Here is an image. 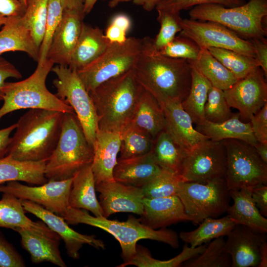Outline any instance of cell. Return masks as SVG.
I'll return each instance as SVG.
<instances>
[{
    "label": "cell",
    "mask_w": 267,
    "mask_h": 267,
    "mask_svg": "<svg viewBox=\"0 0 267 267\" xmlns=\"http://www.w3.org/2000/svg\"><path fill=\"white\" fill-rule=\"evenodd\" d=\"M14 230L20 235L21 246L29 254L33 263L47 262L60 267H66L59 249V240L22 227Z\"/></svg>",
    "instance_id": "83f0119b"
},
{
    "label": "cell",
    "mask_w": 267,
    "mask_h": 267,
    "mask_svg": "<svg viewBox=\"0 0 267 267\" xmlns=\"http://www.w3.org/2000/svg\"><path fill=\"white\" fill-rule=\"evenodd\" d=\"M185 267H230L231 259L225 249V240L220 237L209 242L202 253L182 264Z\"/></svg>",
    "instance_id": "f35d334b"
},
{
    "label": "cell",
    "mask_w": 267,
    "mask_h": 267,
    "mask_svg": "<svg viewBox=\"0 0 267 267\" xmlns=\"http://www.w3.org/2000/svg\"><path fill=\"white\" fill-rule=\"evenodd\" d=\"M21 200L13 195L2 193L0 200V227L14 230L22 227L57 240L59 236L44 222H35L26 216Z\"/></svg>",
    "instance_id": "d4e9b609"
},
{
    "label": "cell",
    "mask_w": 267,
    "mask_h": 267,
    "mask_svg": "<svg viewBox=\"0 0 267 267\" xmlns=\"http://www.w3.org/2000/svg\"><path fill=\"white\" fill-rule=\"evenodd\" d=\"M240 117L239 113H236L221 123H212L205 120L202 124L196 125L195 129L212 140L235 139L255 146L258 141L253 134L251 123L243 122Z\"/></svg>",
    "instance_id": "4dcf8cb0"
},
{
    "label": "cell",
    "mask_w": 267,
    "mask_h": 267,
    "mask_svg": "<svg viewBox=\"0 0 267 267\" xmlns=\"http://www.w3.org/2000/svg\"><path fill=\"white\" fill-rule=\"evenodd\" d=\"M266 78L263 71L258 67L223 90L228 104L237 109L240 117L250 120L267 103Z\"/></svg>",
    "instance_id": "9a60e30c"
},
{
    "label": "cell",
    "mask_w": 267,
    "mask_h": 267,
    "mask_svg": "<svg viewBox=\"0 0 267 267\" xmlns=\"http://www.w3.org/2000/svg\"><path fill=\"white\" fill-rule=\"evenodd\" d=\"M157 20L160 28L158 34L153 39L155 47L160 50L176 37V35L181 31L179 21L181 19L180 12H172L164 10H157Z\"/></svg>",
    "instance_id": "ee69618b"
},
{
    "label": "cell",
    "mask_w": 267,
    "mask_h": 267,
    "mask_svg": "<svg viewBox=\"0 0 267 267\" xmlns=\"http://www.w3.org/2000/svg\"><path fill=\"white\" fill-rule=\"evenodd\" d=\"M180 36L194 42L201 48L215 47L231 50L255 58L251 41L216 22L181 19Z\"/></svg>",
    "instance_id": "4fadbf2b"
},
{
    "label": "cell",
    "mask_w": 267,
    "mask_h": 267,
    "mask_svg": "<svg viewBox=\"0 0 267 267\" xmlns=\"http://www.w3.org/2000/svg\"><path fill=\"white\" fill-rule=\"evenodd\" d=\"M206 245L192 247L185 243L179 254L168 260L161 261L153 258L148 249L137 245L136 252L129 261L123 263L118 267L134 265L138 267H178L182 265L186 261L193 258L203 252Z\"/></svg>",
    "instance_id": "8d00e7d4"
},
{
    "label": "cell",
    "mask_w": 267,
    "mask_h": 267,
    "mask_svg": "<svg viewBox=\"0 0 267 267\" xmlns=\"http://www.w3.org/2000/svg\"><path fill=\"white\" fill-rule=\"evenodd\" d=\"M266 233L236 224L226 235L225 249L231 259L232 267H255L260 263L259 251L267 240Z\"/></svg>",
    "instance_id": "d6986e66"
},
{
    "label": "cell",
    "mask_w": 267,
    "mask_h": 267,
    "mask_svg": "<svg viewBox=\"0 0 267 267\" xmlns=\"http://www.w3.org/2000/svg\"><path fill=\"white\" fill-rule=\"evenodd\" d=\"M260 263L258 267H267V242L264 240L261 244L259 251Z\"/></svg>",
    "instance_id": "94428289"
},
{
    "label": "cell",
    "mask_w": 267,
    "mask_h": 267,
    "mask_svg": "<svg viewBox=\"0 0 267 267\" xmlns=\"http://www.w3.org/2000/svg\"><path fill=\"white\" fill-rule=\"evenodd\" d=\"M64 11H74L84 13V0H60Z\"/></svg>",
    "instance_id": "6f0895ef"
},
{
    "label": "cell",
    "mask_w": 267,
    "mask_h": 267,
    "mask_svg": "<svg viewBox=\"0 0 267 267\" xmlns=\"http://www.w3.org/2000/svg\"><path fill=\"white\" fill-rule=\"evenodd\" d=\"M180 181L178 175L162 169L158 175L141 188L145 198L168 197L176 195Z\"/></svg>",
    "instance_id": "b9f144b4"
},
{
    "label": "cell",
    "mask_w": 267,
    "mask_h": 267,
    "mask_svg": "<svg viewBox=\"0 0 267 267\" xmlns=\"http://www.w3.org/2000/svg\"><path fill=\"white\" fill-rule=\"evenodd\" d=\"M24 11L19 0H0V14L6 17L22 15Z\"/></svg>",
    "instance_id": "db71d44e"
},
{
    "label": "cell",
    "mask_w": 267,
    "mask_h": 267,
    "mask_svg": "<svg viewBox=\"0 0 267 267\" xmlns=\"http://www.w3.org/2000/svg\"><path fill=\"white\" fill-rule=\"evenodd\" d=\"M103 216L127 212L141 215L143 213L144 196L141 187L128 185L115 180L95 185Z\"/></svg>",
    "instance_id": "e0dca14e"
},
{
    "label": "cell",
    "mask_w": 267,
    "mask_h": 267,
    "mask_svg": "<svg viewBox=\"0 0 267 267\" xmlns=\"http://www.w3.org/2000/svg\"><path fill=\"white\" fill-rule=\"evenodd\" d=\"M54 64L47 59L43 63H38L35 71L27 78L5 83L2 89L3 103L0 107V121L9 113L25 109H44L75 114L72 107L46 87V80Z\"/></svg>",
    "instance_id": "8992f818"
},
{
    "label": "cell",
    "mask_w": 267,
    "mask_h": 267,
    "mask_svg": "<svg viewBox=\"0 0 267 267\" xmlns=\"http://www.w3.org/2000/svg\"><path fill=\"white\" fill-rule=\"evenodd\" d=\"M252 188H242L229 191L233 203L229 206L227 215L236 224L245 225L252 229L267 233V219L256 206L251 195Z\"/></svg>",
    "instance_id": "484cf974"
},
{
    "label": "cell",
    "mask_w": 267,
    "mask_h": 267,
    "mask_svg": "<svg viewBox=\"0 0 267 267\" xmlns=\"http://www.w3.org/2000/svg\"><path fill=\"white\" fill-rule=\"evenodd\" d=\"M127 33L120 27L110 23L104 34L110 43L121 44L127 39Z\"/></svg>",
    "instance_id": "11a10c76"
},
{
    "label": "cell",
    "mask_w": 267,
    "mask_h": 267,
    "mask_svg": "<svg viewBox=\"0 0 267 267\" xmlns=\"http://www.w3.org/2000/svg\"><path fill=\"white\" fill-rule=\"evenodd\" d=\"M142 202L143 213L140 215L139 221L152 229L166 228L179 222H192L177 195L154 198L144 197Z\"/></svg>",
    "instance_id": "44dd1931"
},
{
    "label": "cell",
    "mask_w": 267,
    "mask_h": 267,
    "mask_svg": "<svg viewBox=\"0 0 267 267\" xmlns=\"http://www.w3.org/2000/svg\"><path fill=\"white\" fill-rule=\"evenodd\" d=\"M161 0H133L134 4L141 6L147 11H151L155 8L156 5Z\"/></svg>",
    "instance_id": "91938a15"
},
{
    "label": "cell",
    "mask_w": 267,
    "mask_h": 267,
    "mask_svg": "<svg viewBox=\"0 0 267 267\" xmlns=\"http://www.w3.org/2000/svg\"><path fill=\"white\" fill-rule=\"evenodd\" d=\"M141 47V39L135 37H128L121 44L110 43L98 57L77 70L88 91L132 70L137 60Z\"/></svg>",
    "instance_id": "ba28073f"
},
{
    "label": "cell",
    "mask_w": 267,
    "mask_h": 267,
    "mask_svg": "<svg viewBox=\"0 0 267 267\" xmlns=\"http://www.w3.org/2000/svg\"><path fill=\"white\" fill-rule=\"evenodd\" d=\"M25 266L22 257L0 232V267Z\"/></svg>",
    "instance_id": "c3c4849f"
},
{
    "label": "cell",
    "mask_w": 267,
    "mask_h": 267,
    "mask_svg": "<svg viewBox=\"0 0 267 267\" xmlns=\"http://www.w3.org/2000/svg\"><path fill=\"white\" fill-rule=\"evenodd\" d=\"M199 224L192 231L181 232L178 235L179 239L190 247H196L226 236L236 224L227 215L219 219L206 218Z\"/></svg>",
    "instance_id": "d6a6232c"
},
{
    "label": "cell",
    "mask_w": 267,
    "mask_h": 267,
    "mask_svg": "<svg viewBox=\"0 0 267 267\" xmlns=\"http://www.w3.org/2000/svg\"><path fill=\"white\" fill-rule=\"evenodd\" d=\"M110 23L120 27L127 32L130 30L132 24L130 18L127 15L122 13L115 15Z\"/></svg>",
    "instance_id": "680465c9"
},
{
    "label": "cell",
    "mask_w": 267,
    "mask_h": 267,
    "mask_svg": "<svg viewBox=\"0 0 267 267\" xmlns=\"http://www.w3.org/2000/svg\"><path fill=\"white\" fill-rule=\"evenodd\" d=\"M188 61L212 86L222 90L229 89L238 80L207 48H201L196 60Z\"/></svg>",
    "instance_id": "836d02e7"
},
{
    "label": "cell",
    "mask_w": 267,
    "mask_h": 267,
    "mask_svg": "<svg viewBox=\"0 0 267 267\" xmlns=\"http://www.w3.org/2000/svg\"><path fill=\"white\" fill-rule=\"evenodd\" d=\"M120 146V133L97 129L91 163L95 185L114 180L113 173L117 163Z\"/></svg>",
    "instance_id": "7402d4cb"
},
{
    "label": "cell",
    "mask_w": 267,
    "mask_h": 267,
    "mask_svg": "<svg viewBox=\"0 0 267 267\" xmlns=\"http://www.w3.org/2000/svg\"><path fill=\"white\" fill-rule=\"evenodd\" d=\"M24 10H25L27 0H19Z\"/></svg>",
    "instance_id": "003e7915"
},
{
    "label": "cell",
    "mask_w": 267,
    "mask_h": 267,
    "mask_svg": "<svg viewBox=\"0 0 267 267\" xmlns=\"http://www.w3.org/2000/svg\"><path fill=\"white\" fill-rule=\"evenodd\" d=\"M85 15L74 11H64L48 51L47 59L54 64L68 66L79 40Z\"/></svg>",
    "instance_id": "ffe728a7"
},
{
    "label": "cell",
    "mask_w": 267,
    "mask_h": 267,
    "mask_svg": "<svg viewBox=\"0 0 267 267\" xmlns=\"http://www.w3.org/2000/svg\"><path fill=\"white\" fill-rule=\"evenodd\" d=\"M97 0H84V13L85 14L89 13L92 10Z\"/></svg>",
    "instance_id": "be15d7a7"
},
{
    "label": "cell",
    "mask_w": 267,
    "mask_h": 267,
    "mask_svg": "<svg viewBox=\"0 0 267 267\" xmlns=\"http://www.w3.org/2000/svg\"><path fill=\"white\" fill-rule=\"evenodd\" d=\"M142 89L132 69L89 92L98 118V129L120 133L131 123Z\"/></svg>",
    "instance_id": "3957f363"
},
{
    "label": "cell",
    "mask_w": 267,
    "mask_h": 267,
    "mask_svg": "<svg viewBox=\"0 0 267 267\" xmlns=\"http://www.w3.org/2000/svg\"><path fill=\"white\" fill-rule=\"evenodd\" d=\"M21 200L26 212L41 219L63 239L67 254L70 258L73 259H79V251L84 244H88L97 250L105 249L103 241L96 238L95 235H86L78 232L71 228L62 217L35 202L27 200Z\"/></svg>",
    "instance_id": "2e32d148"
},
{
    "label": "cell",
    "mask_w": 267,
    "mask_h": 267,
    "mask_svg": "<svg viewBox=\"0 0 267 267\" xmlns=\"http://www.w3.org/2000/svg\"><path fill=\"white\" fill-rule=\"evenodd\" d=\"M245 2V0H161L155 9L156 10L180 12L181 10L202 4H218L226 7H233Z\"/></svg>",
    "instance_id": "7dc6e473"
},
{
    "label": "cell",
    "mask_w": 267,
    "mask_h": 267,
    "mask_svg": "<svg viewBox=\"0 0 267 267\" xmlns=\"http://www.w3.org/2000/svg\"><path fill=\"white\" fill-rule=\"evenodd\" d=\"M70 224L84 223L99 228L111 234L120 243L123 262L130 260L136 252L137 242L150 239L167 244L173 248L179 247V236L171 229H152L133 215L126 221L111 220L104 217L89 215L86 210L68 207L61 216Z\"/></svg>",
    "instance_id": "277c9868"
},
{
    "label": "cell",
    "mask_w": 267,
    "mask_h": 267,
    "mask_svg": "<svg viewBox=\"0 0 267 267\" xmlns=\"http://www.w3.org/2000/svg\"><path fill=\"white\" fill-rule=\"evenodd\" d=\"M151 152L162 169L179 176L185 152L165 130L154 139Z\"/></svg>",
    "instance_id": "e575fe53"
},
{
    "label": "cell",
    "mask_w": 267,
    "mask_h": 267,
    "mask_svg": "<svg viewBox=\"0 0 267 267\" xmlns=\"http://www.w3.org/2000/svg\"><path fill=\"white\" fill-rule=\"evenodd\" d=\"M22 75L11 63L0 56V101H2V88L6 80L10 78L21 79Z\"/></svg>",
    "instance_id": "f907efd6"
},
{
    "label": "cell",
    "mask_w": 267,
    "mask_h": 267,
    "mask_svg": "<svg viewBox=\"0 0 267 267\" xmlns=\"http://www.w3.org/2000/svg\"><path fill=\"white\" fill-rule=\"evenodd\" d=\"M191 70L187 60L165 56L155 47L153 39H141L140 54L133 71L140 85L159 102H181L190 90Z\"/></svg>",
    "instance_id": "6da1fadb"
},
{
    "label": "cell",
    "mask_w": 267,
    "mask_h": 267,
    "mask_svg": "<svg viewBox=\"0 0 267 267\" xmlns=\"http://www.w3.org/2000/svg\"><path fill=\"white\" fill-rule=\"evenodd\" d=\"M253 44L255 59L259 67L263 71L266 77L267 76V41L265 38L254 39L251 40Z\"/></svg>",
    "instance_id": "816d5d0a"
},
{
    "label": "cell",
    "mask_w": 267,
    "mask_h": 267,
    "mask_svg": "<svg viewBox=\"0 0 267 267\" xmlns=\"http://www.w3.org/2000/svg\"><path fill=\"white\" fill-rule=\"evenodd\" d=\"M95 191L91 164L83 168L73 176L69 197V206L89 211L95 217H104Z\"/></svg>",
    "instance_id": "f1b7e54d"
},
{
    "label": "cell",
    "mask_w": 267,
    "mask_h": 267,
    "mask_svg": "<svg viewBox=\"0 0 267 267\" xmlns=\"http://www.w3.org/2000/svg\"><path fill=\"white\" fill-rule=\"evenodd\" d=\"M150 135L153 139L165 128V117L157 99L142 88L130 123Z\"/></svg>",
    "instance_id": "f546056e"
},
{
    "label": "cell",
    "mask_w": 267,
    "mask_h": 267,
    "mask_svg": "<svg viewBox=\"0 0 267 267\" xmlns=\"http://www.w3.org/2000/svg\"><path fill=\"white\" fill-rule=\"evenodd\" d=\"M93 147L88 142L75 113H64L57 144L47 161L44 176L49 180L73 178L93 160Z\"/></svg>",
    "instance_id": "5b68a950"
},
{
    "label": "cell",
    "mask_w": 267,
    "mask_h": 267,
    "mask_svg": "<svg viewBox=\"0 0 267 267\" xmlns=\"http://www.w3.org/2000/svg\"><path fill=\"white\" fill-rule=\"evenodd\" d=\"M223 142L226 156L224 178L229 190L267 184V164L254 146L235 139Z\"/></svg>",
    "instance_id": "8fae6325"
},
{
    "label": "cell",
    "mask_w": 267,
    "mask_h": 267,
    "mask_svg": "<svg viewBox=\"0 0 267 267\" xmlns=\"http://www.w3.org/2000/svg\"><path fill=\"white\" fill-rule=\"evenodd\" d=\"M133 0H110L108 3V6L111 8H114L119 3L124 2H128Z\"/></svg>",
    "instance_id": "e7e4bbea"
},
{
    "label": "cell",
    "mask_w": 267,
    "mask_h": 267,
    "mask_svg": "<svg viewBox=\"0 0 267 267\" xmlns=\"http://www.w3.org/2000/svg\"><path fill=\"white\" fill-rule=\"evenodd\" d=\"M49 0H27L22 19L40 48L44 36Z\"/></svg>",
    "instance_id": "60d3db41"
},
{
    "label": "cell",
    "mask_w": 267,
    "mask_h": 267,
    "mask_svg": "<svg viewBox=\"0 0 267 267\" xmlns=\"http://www.w3.org/2000/svg\"><path fill=\"white\" fill-rule=\"evenodd\" d=\"M224 178H216L205 183L180 181L176 195L185 213L194 224L207 218H216L226 213L230 196Z\"/></svg>",
    "instance_id": "9c48e42d"
},
{
    "label": "cell",
    "mask_w": 267,
    "mask_h": 267,
    "mask_svg": "<svg viewBox=\"0 0 267 267\" xmlns=\"http://www.w3.org/2000/svg\"><path fill=\"white\" fill-rule=\"evenodd\" d=\"M254 147L260 157L267 164V143L258 142Z\"/></svg>",
    "instance_id": "6125c7cd"
},
{
    "label": "cell",
    "mask_w": 267,
    "mask_h": 267,
    "mask_svg": "<svg viewBox=\"0 0 267 267\" xmlns=\"http://www.w3.org/2000/svg\"><path fill=\"white\" fill-rule=\"evenodd\" d=\"M204 114L205 120L212 123L223 122L233 115L225 98L223 90L213 86L211 87Z\"/></svg>",
    "instance_id": "7bdbcfd3"
},
{
    "label": "cell",
    "mask_w": 267,
    "mask_h": 267,
    "mask_svg": "<svg viewBox=\"0 0 267 267\" xmlns=\"http://www.w3.org/2000/svg\"><path fill=\"white\" fill-rule=\"evenodd\" d=\"M200 50L201 48L192 40L179 35L159 51L171 58L194 61L198 58Z\"/></svg>",
    "instance_id": "bcb514c9"
},
{
    "label": "cell",
    "mask_w": 267,
    "mask_h": 267,
    "mask_svg": "<svg viewBox=\"0 0 267 267\" xmlns=\"http://www.w3.org/2000/svg\"><path fill=\"white\" fill-rule=\"evenodd\" d=\"M191 19L211 21L233 31L242 38H265L267 27V0H249L233 7L218 4L194 6L189 12Z\"/></svg>",
    "instance_id": "52a82bcc"
},
{
    "label": "cell",
    "mask_w": 267,
    "mask_h": 267,
    "mask_svg": "<svg viewBox=\"0 0 267 267\" xmlns=\"http://www.w3.org/2000/svg\"><path fill=\"white\" fill-rule=\"evenodd\" d=\"M120 157L125 159L143 155L149 152L153 138L148 134L130 123L121 132Z\"/></svg>",
    "instance_id": "74e56055"
},
{
    "label": "cell",
    "mask_w": 267,
    "mask_h": 267,
    "mask_svg": "<svg viewBox=\"0 0 267 267\" xmlns=\"http://www.w3.org/2000/svg\"><path fill=\"white\" fill-rule=\"evenodd\" d=\"M63 13L60 0H49L44 36L40 47L38 63L42 64L46 60L52 38L61 20Z\"/></svg>",
    "instance_id": "f6af8a7d"
},
{
    "label": "cell",
    "mask_w": 267,
    "mask_h": 267,
    "mask_svg": "<svg viewBox=\"0 0 267 267\" xmlns=\"http://www.w3.org/2000/svg\"><path fill=\"white\" fill-rule=\"evenodd\" d=\"M110 43L101 29L83 22L68 67L76 70L84 67L98 57Z\"/></svg>",
    "instance_id": "4316f807"
},
{
    "label": "cell",
    "mask_w": 267,
    "mask_h": 267,
    "mask_svg": "<svg viewBox=\"0 0 267 267\" xmlns=\"http://www.w3.org/2000/svg\"><path fill=\"white\" fill-rule=\"evenodd\" d=\"M250 120L257 141L267 143V103L253 115Z\"/></svg>",
    "instance_id": "681fc988"
},
{
    "label": "cell",
    "mask_w": 267,
    "mask_h": 267,
    "mask_svg": "<svg viewBox=\"0 0 267 267\" xmlns=\"http://www.w3.org/2000/svg\"><path fill=\"white\" fill-rule=\"evenodd\" d=\"M237 79L244 78L250 72L259 67L255 58L236 51L223 48H207Z\"/></svg>",
    "instance_id": "ab89813d"
},
{
    "label": "cell",
    "mask_w": 267,
    "mask_h": 267,
    "mask_svg": "<svg viewBox=\"0 0 267 267\" xmlns=\"http://www.w3.org/2000/svg\"><path fill=\"white\" fill-rule=\"evenodd\" d=\"M159 103L165 117V130L185 153L209 139L194 128L192 120L182 108L181 102L166 100Z\"/></svg>",
    "instance_id": "ac0fdd59"
},
{
    "label": "cell",
    "mask_w": 267,
    "mask_h": 267,
    "mask_svg": "<svg viewBox=\"0 0 267 267\" xmlns=\"http://www.w3.org/2000/svg\"><path fill=\"white\" fill-rule=\"evenodd\" d=\"M252 198L261 214L267 217V184H261L252 188Z\"/></svg>",
    "instance_id": "f5cc1de1"
},
{
    "label": "cell",
    "mask_w": 267,
    "mask_h": 267,
    "mask_svg": "<svg viewBox=\"0 0 267 267\" xmlns=\"http://www.w3.org/2000/svg\"><path fill=\"white\" fill-rule=\"evenodd\" d=\"M16 124L14 123L8 127L0 129V158L7 155L11 137V133L15 130Z\"/></svg>",
    "instance_id": "9f6ffc18"
},
{
    "label": "cell",
    "mask_w": 267,
    "mask_h": 267,
    "mask_svg": "<svg viewBox=\"0 0 267 267\" xmlns=\"http://www.w3.org/2000/svg\"><path fill=\"white\" fill-rule=\"evenodd\" d=\"M47 160L20 161L7 154L0 158V184L10 181L41 185L48 180L44 176Z\"/></svg>",
    "instance_id": "1f68e13d"
},
{
    "label": "cell",
    "mask_w": 267,
    "mask_h": 267,
    "mask_svg": "<svg viewBox=\"0 0 267 267\" xmlns=\"http://www.w3.org/2000/svg\"><path fill=\"white\" fill-rule=\"evenodd\" d=\"M73 178L62 180H49L38 186L23 184L18 181L0 184V192L8 193L16 197L35 202L60 216L66 211Z\"/></svg>",
    "instance_id": "5bb4252c"
},
{
    "label": "cell",
    "mask_w": 267,
    "mask_h": 267,
    "mask_svg": "<svg viewBox=\"0 0 267 267\" xmlns=\"http://www.w3.org/2000/svg\"><path fill=\"white\" fill-rule=\"evenodd\" d=\"M226 162L223 140L208 139L185 153L179 176L182 181L205 183L224 177Z\"/></svg>",
    "instance_id": "7c38bea8"
},
{
    "label": "cell",
    "mask_w": 267,
    "mask_h": 267,
    "mask_svg": "<svg viewBox=\"0 0 267 267\" xmlns=\"http://www.w3.org/2000/svg\"><path fill=\"white\" fill-rule=\"evenodd\" d=\"M64 113L29 109L17 121L8 155L20 161L48 160L60 134Z\"/></svg>",
    "instance_id": "7a4b0ae2"
},
{
    "label": "cell",
    "mask_w": 267,
    "mask_h": 267,
    "mask_svg": "<svg viewBox=\"0 0 267 267\" xmlns=\"http://www.w3.org/2000/svg\"><path fill=\"white\" fill-rule=\"evenodd\" d=\"M56 76L53 85L55 94L73 109L84 134L93 147L98 129V118L89 92L76 69L57 65L51 69Z\"/></svg>",
    "instance_id": "30bf717a"
},
{
    "label": "cell",
    "mask_w": 267,
    "mask_h": 267,
    "mask_svg": "<svg viewBox=\"0 0 267 267\" xmlns=\"http://www.w3.org/2000/svg\"><path fill=\"white\" fill-rule=\"evenodd\" d=\"M191 82L189 91L181 102L183 109L196 125L205 121L204 110L208 93L212 86L210 82L191 66Z\"/></svg>",
    "instance_id": "d590c367"
},
{
    "label": "cell",
    "mask_w": 267,
    "mask_h": 267,
    "mask_svg": "<svg viewBox=\"0 0 267 267\" xmlns=\"http://www.w3.org/2000/svg\"><path fill=\"white\" fill-rule=\"evenodd\" d=\"M161 171L162 169L156 162L150 151L136 157L118 159L113 176L116 181L142 187Z\"/></svg>",
    "instance_id": "603a6c76"
},
{
    "label": "cell",
    "mask_w": 267,
    "mask_h": 267,
    "mask_svg": "<svg viewBox=\"0 0 267 267\" xmlns=\"http://www.w3.org/2000/svg\"><path fill=\"white\" fill-rule=\"evenodd\" d=\"M39 50L22 15L7 17L0 31V55L9 51H21L38 62Z\"/></svg>",
    "instance_id": "cb8c5ba5"
},
{
    "label": "cell",
    "mask_w": 267,
    "mask_h": 267,
    "mask_svg": "<svg viewBox=\"0 0 267 267\" xmlns=\"http://www.w3.org/2000/svg\"><path fill=\"white\" fill-rule=\"evenodd\" d=\"M7 17L0 14V28L3 26L6 20Z\"/></svg>",
    "instance_id": "03108f58"
}]
</instances>
